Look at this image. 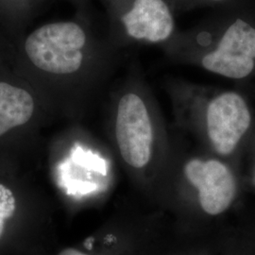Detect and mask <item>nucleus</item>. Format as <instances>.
<instances>
[{
  "instance_id": "9b49d317",
  "label": "nucleus",
  "mask_w": 255,
  "mask_h": 255,
  "mask_svg": "<svg viewBox=\"0 0 255 255\" xmlns=\"http://www.w3.org/2000/svg\"><path fill=\"white\" fill-rule=\"evenodd\" d=\"M92 243H93V238L92 239H88V241L85 243V246L87 247L88 249H91Z\"/></svg>"
},
{
  "instance_id": "f03ea898",
  "label": "nucleus",
  "mask_w": 255,
  "mask_h": 255,
  "mask_svg": "<svg viewBox=\"0 0 255 255\" xmlns=\"http://www.w3.org/2000/svg\"><path fill=\"white\" fill-rule=\"evenodd\" d=\"M165 89L174 119L201 131L220 156L232 154L252 125L250 108L237 92L178 79L168 80Z\"/></svg>"
},
{
  "instance_id": "1a4fd4ad",
  "label": "nucleus",
  "mask_w": 255,
  "mask_h": 255,
  "mask_svg": "<svg viewBox=\"0 0 255 255\" xmlns=\"http://www.w3.org/2000/svg\"><path fill=\"white\" fill-rule=\"evenodd\" d=\"M232 1L233 0H173V5L178 13L201 7L222 8L223 6L229 5Z\"/></svg>"
},
{
  "instance_id": "f257e3e1",
  "label": "nucleus",
  "mask_w": 255,
  "mask_h": 255,
  "mask_svg": "<svg viewBox=\"0 0 255 255\" xmlns=\"http://www.w3.org/2000/svg\"><path fill=\"white\" fill-rule=\"evenodd\" d=\"M163 49L174 62L242 80L255 69V26L241 16L213 13L195 27L180 30Z\"/></svg>"
},
{
  "instance_id": "9d476101",
  "label": "nucleus",
  "mask_w": 255,
  "mask_h": 255,
  "mask_svg": "<svg viewBox=\"0 0 255 255\" xmlns=\"http://www.w3.org/2000/svg\"><path fill=\"white\" fill-rule=\"evenodd\" d=\"M59 255H85V254H83L82 252H80V251H78V250H75V249H72V248H67V249H65L64 250L63 252H61Z\"/></svg>"
},
{
  "instance_id": "0eeeda50",
  "label": "nucleus",
  "mask_w": 255,
  "mask_h": 255,
  "mask_svg": "<svg viewBox=\"0 0 255 255\" xmlns=\"http://www.w3.org/2000/svg\"><path fill=\"white\" fill-rule=\"evenodd\" d=\"M35 108L28 92L7 82H0V136L13 128L26 124Z\"/></svg>"
},
{
  "instance_id": "423d86ee",
  "label": "nucleus",
  "mask_w": 255,
  "mask_h": 255,
  "mask_svg": "<svg viewBox=\"0 0 255 255\" xmlns=\"http://www.w3.org/2000/svg\"><path fill=\"white\" fill-rule=\"evenodd\" d=\"M187 182L199 192L201 207L216 216L229 208L237 193V182L228 166L215 158H192L182 167Z\"/></svg>"
},
{
  "instance_id": "7ed1b4c3",
  "label": "nucleus",
  "mask_w": 255,
  "mask_h": 255,
  "mask_svg": "<svg viewBox=\"0 0 255 255\" xmlns=\"http://www.w3.org/2000/svg\"><path fill=\"white\" fill-rule=\"evenodd\" d=\"M164 119L153 93L135 70L119 94L114 114L116 142L129 167L142 170L152 162Z\"/></svg>"
},
{
  "instance_id": "6e6552de",
  "label": "nucleus",
  "mask_w": 255,
  "mask_h": 255,
  "mask_svg": "<svg viewBox=\"0 0 255 255\" xmlns=\"http://www.w3.org/2000/svg\"><path fill=\"white\" fill-rule=\"evenodd\" d=\"M16 210L14 194L6 185L0 183V237H2L6 221L10 219Z\"/></svg>"
},
{
  "instance_id": "20e7f679",
  "label": "nucleus",
  "mask_w": 255,
  "mask_h": 255,
  "mask_svg": "<svg viewBox=\"0 0 255 255\" xmlns=\"http://www.w3.org/2000/svg\"><path fill=\"white\" fill-rule=\"evenodd\" d=\"M119 38L126 45H167L180 29L173 0H108Z\"/></svg>"
},
{
  "instance_id": "39448f33",
  "label": "nucleus",
  "mask_w": 255,
  "mask_h": 255,
  "mask_svg": "<svg viewBox=\"0 0 255 255\" xmlns=\"http://www.w3.org/2000/svg\"><path fill=\"white\" fill-rule=\"evenodd\" d=\"M88 41L84 27L79 23L56 22L29 34L25 50L39 69L56 75H73L84 66Z\"/></svg>"
}]
</instances>
